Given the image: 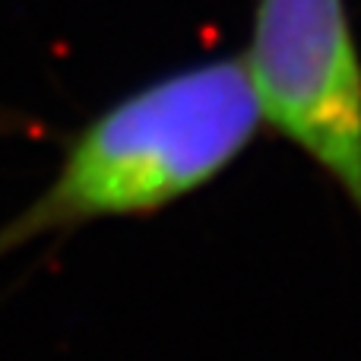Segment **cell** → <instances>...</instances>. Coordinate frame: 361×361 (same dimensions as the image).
<instances>
[{
	"label": "cell",
	"mask_w": 361,
	"mask_h": 361,
	"mask_svg": "<svg viewBox=\"0 0 361 361\" xmlns=\"http://www.w3.org/2000/svg\"><path fill=\"white\" fill-rule=\"evenodd\" d=\"M263 121L244 61L178 70L76 130L48 184L0 225V260L38 238L146 216L203 187Z\"/></svg>",
	"instance_id": "6da1fadb"
},
{
	"label": "cell",
	"mask_w": 361,
	"mask_h": 361,
	"mask_svg": "<svg viewBox=\"0 0 361 361\" xmlns=\"http://www.w3.org/2000/svg\"><path fill=\"white\" fill-rule=\"evenodd\" d=\"M244 67L260 111L361 209V61L343 0H260Z\"/></svg>",
	"instance_id": "7a4b0ae2"
}]
</instances>
